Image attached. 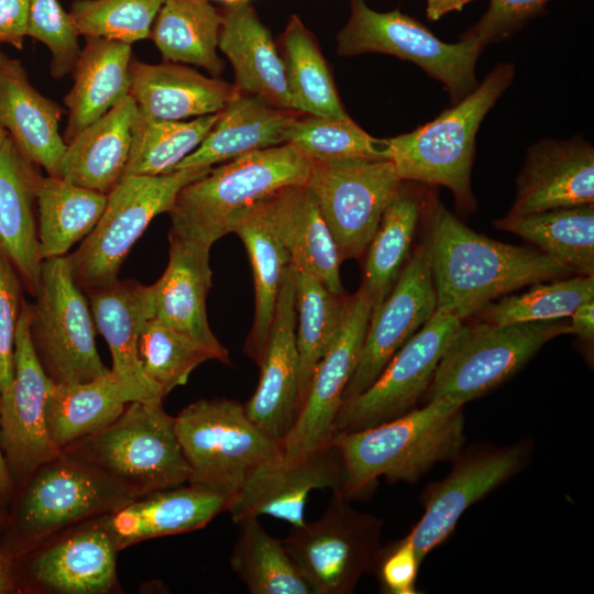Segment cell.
I'll use <instances>...</instances> for the list:
<instances>
[{
    "mask_svg": "<svg viewBox=\"0 0 594 594\" xmlns=\"http://www.w3.org/2000/svg\"><path fill=\"white\" fill-rule=\"evenodd\" d=\"M436 311L461 321L525 286L576 275L540 250L479 234L437 202L426 238Z\"/></svg>",
    "mask_w": 594,
    "mask_h": 594,
    "instance_id": "cell-1",
    "label": "cell"
},
{
    "mask_svg": "<svg viewBox=\"0 0 594 594\" xmlns=\"http://www.w3.org/2000/svg\"><path fill=\"white\" fill-rule=\"evenodd\" d=\"M464 405L459 398L440 397L389 421L334 433L330 443L342 466L336 494L360 497L380 477L415 482L436 463L455 458L465 440Z\"/></svg>",
    "mask_w": 594,
    "mask_h": 594,
    "instance_id": "cell-2",
    "label": "cell"
},
{
    "mask_svg": "<svg viewBox=\"0 0 594 594\" xmlns=\"http://www.w3.org/2000/svg\"><path fill=\"white\" fill-rule=\"evenodd\" d=\"M312 160L290 143L251 152L211 168L184 186L170 215V232L208 245L230 233L241 210L290 185H305Z\"/></svg>",
    "mask_w": 594,
    "mask_h": 594,
    "instance_id": "cell-3",
    "label": "cell"
},
{
    "mask_svg": "<svg viewBox=\"0 0 594 594\" xmlns=\"http://www.w3.org/2000/svg\"><path fill=\"white\" fill-rule=\"evenodd\" d=\"M513 76L514 67L501 64L453 108L409 133L387 139V157L400 179L442 185L452 191L461 210L473 211L475 135Z\"/></svg>",
    "mask_w": 594,
    "mask_h": 594,
    "instance_id": "cell-4",
    "label": "cell"
},
{
    "mask_svg": "<svg viewBox=\"0 0 594 594\" xmlns=\"http://www.w3.org/2000/svg\"><path fill=\"white\" fill-rule=\"evenodd\" d=\"M63 452L129 486L139 495L189 483L175 417L163 404L128 403L109 427Z\"/></svg>",
    "mask_w": 594,
    "mask_h": 594,
    "instance_id": "cell-5",
    "label": "cell"
},
{
    "mask_svg": "<svg viewBox=\"0 0 594 594\" xmlns=\"http://www.w3.org/2000/svg\"><path fill=\"white\" fill-rule=\"evenodd\" d=\"M175 431L190 469L189 483L230 501L260 464L283 453L282 444L250 420L244 406L228 398L189 404L175 417Z\"/></svg>",
    "mask_w": 594,
    "mask_h": 594,
    "instance_id": "cell-6",
    "label": "cell"
},
{
    "mask_svg": "<svg viewBox=\"0 0 594 594\" xmlns=\"http://www.w3.org/2000/svg\"><path fill=\"white\" fill-rule=\"evenodd\" d=\"M211 168L122 178L107 195L105 210L92 231L68 255L79 288L89 293L118 280L123 261L152 219L169 212L179 190Z\"/></svg>",
    "mask_w": 594,
    "mask_h": 594,
    "instance_id": "cell-7",
    "label": "cell"
},
{
    "mask_svg": "<svg viewBox=\"0 0 594 594\" xmlns=\"http://www.w3.org/2000/svg\"><path fill=\"white\" fill-rule=\"evenodd\" d=\"M25 481L12 512L18 547L46 540L85 519L109 514L135 491L65 452L40 465Z\"/></svg>",
    "mask_w": 594,
    "mask_h": 594,
    "instance_id": "cell-8",
    "label": "cell"
},
{
    "mask_svg": "<svg viewBox=\"0 0 594 594\" xmlns=\"http://www.w3.org/2000/svg\"><path fill=\"white\" fill-rule=\"evenodd\" d=\"M568 333L569 318L506 326L463 321L439 361L427 399L448 396L466 404L518 372L547 342Z\"/></svg>",
    "mask_w": 594,
    "mask_h": 594,
    "instance_id": "cell-9",
    "label": "cell"
},
{
    "mask_svg": "<svg viewBox=\"0 0 594 594\" xmlns=\"http://www.w3.org/2000/svg\"><path fill=\"white\" fill-rule=\"evenodd\" d=\"M34 304H29L32 344L55 384L88 382L110 372L95 341L96 326L68 255L43 260Z\"/></svg>",
    "mask_w": 594,
    "mask_h": 594,
    "instance_id": "cell-10",
    "label": "cell"
},
{
    "mask_svg": "<svg viewBox=\"0 0 594 594\" xmlns=\"http://www.w3.org/2000/svg\"><path fill=\"white\" fill-rule=\"evenodd\" d=\"M482 48L470 36L442 42L415 19L398 10L375 11L365 0H351L349 20L337 35L339 55L384 53L413 62L443 84L453 102L477 86L475 64Z\"/></svg>",
    "mask_w": 594,
    "mask_h": 594,
    "instance_id": "cell-11",
    "label": "cell"
},
{
    "mask_svg": "<svg viewBox=\"0 0 594 594\" xmlns=\"http://www.w3.org/2000/svg\"><path fill=\"white\" fill-rule=\"evenodd\" d=\"M348 501L333 493L318 519L292 527L282 539L314 594L353 593L361 578L375 570L382 520Z\"/></svg>",
    "mask_w": 594,
    "mask_h": 594,
    "instance_id": "cell-12",
    "label": "cell"
},
{
    "mask_svg": "<svg viewBox=\"0 0 594 594\" xmlns=\"http://www.w3.org/2000/svg\"><path fill=\"white\" fill-rule=\"evenodd\" d=\"M402 182L387 158L312 161L305 185L318 204L342 262L366 251Z\"/></svg>",
    "mask_w": 594,
    "mask_h": 594,
    "instance_id": "cell-13",
    "label": "cell"
},
{
    "mask_svg": "<svg viewBox=\"0 0 594 594\" xmlns=\"http://www.w3.org/2000/svg\"><path fill=\"white\" fill-rule=\"evenodd\" d=\"M459 318L436 311L394 354L373 384L342 403L333 435L358 431L397 418L414 408L431 383Z\"/></svg>",
    "mask_w": 594,
    "mask_h": 594,
    "instance_id": "cell-14",
    "label": "cell"
},
{
    "mask_svg": "<svg viewBox=\"0 0 594 594\" xmlns=\"http://www.w3.org/2000/svg\"><path fill=\"white\" fill-rule=\"evenodd\" d=\"M371 312L372 304L362 287L346 297L341 328L318 362L305 402L282 441L286 459L330 443L345 387L359 362Z\"/></svg>",
    "mask_w": 594,
    "mask_h": 594,
    "instance_id": "cell-15",
    "label": "cell"
},
{
    "mask_svg": "<svg viewBox=\"0 0 594 594\" xmlns=\"http://www.w3.org/2000/svg\"><path fill=\"white\" fill-rule=\"evenodd\" d=\"M53 384L35 354L29 304L24 300L15 333L13 387L0 410V444L13 482L26 480L40 465L61 453L50 439L45 421Z\"/></svg>",
    "mask_w": 594,
    "mask_h": 594,
    "instance_id": "cell-16",
    "label": "cell"
},
{
    "mask_svg": "<svg viewBox=\"0 0 594 594\" xmlns=\"http://www.w3.org/2000/svg\"><path fill=\"white\" fill-rule=\"evenodd\" d=\"M436 306L425 240L409 256L381 307L371 314L359 362L345 387L343 402L373 384L394 354L433 316Z\"/></svg>",
    "mask_w": 594,
    "mask_h": 594,
    "instance_id": "cell-17",
    "label": "cell"
},
{
    "mask_svg": "<svg viewBox=\"0 0 594 594\" xmlns=\"http://www.w3.org/2000/svg\"><path fill=\"white\" fill-rule=\"evenodd\" d=\"M341 459L331 444L286 459L283 453L260 464L231 498L227 512L237 524L246 517L267 515L302 526L309 494L315 490L339 491Z\"/></svg>",
    "mask_w": 594,
    "mask_h": 594,
    "instance_id": "cell-18",
    "label": "cell"
},
{
    "mask_svg": "<svg viewBox=\"0 0 594 594\" xmlns=\"http://www.w3.org/2000/svg\"><path fill=\"white\" fill-rule=\"evenodd\" d=\"M295 282L296 270L289 265L284 273L267 343L258 362V384L243 405L250 420L280 444L297 415L299 356Z\"/></svg>",
    "mask_w": 594,
    "mask_h": 594,
    "instance_id": "cell-19",
    "label": "cell"
},
{
    "mask_svg": "<svg viewBox=\"0 0 594 594\" xmlns=\"http://www.w3.org/2000/svg\"><path fill=\"white\" fill-rule=\"evenodd\" d=\"M521 446L474 452L461 458L451 473L432 485L425 497V513L406 538L420 561L453 531L462 514L524 463Z\"/></svg>",
    "mask_w": 594,
    "mask_h": 594,
    "instance_id": "cell-20",
    "label": "cell"
},
{
    "mask_svg": "<svg viewBox=\"0 0 594 594\" xmlns=\"http://www.w3.org/2000/svg\"><path fill=\"white\" fill-rule=\"evenodd\" d=\"M87 294L95 326L110 349V371L124 400L163 404L166 396L145 375L139 358L142 329L154 317L151 285L118 279Z\"/></svg>",
    "mask_w": 594,
    "mask_h": 594,
    "instance_id": "cell-21",
    "label": "cell"
},
{
    "mask_svg": "<svg viewBox=\"0 0 594 594\" xmlns=\"http://www.w3.org/2000/svg\"><path fill=\"white\" fill-rule=\"evenodd\" d=\"M169 257L160 279L151 285L154 318L210 349L229 364V351L213 334L206 311L211 287L210 245L170 232Z\"/></svg>",
    "mask_w": 594,
    "mask_h": 594,
    "instance_id": "cell-22",
    "label": "cell"
},
{
    "mask_svg": "<svg viewBox=\"0 0 594 594\" xmlns=\"http://www.w3.org/2000/svg\"><path fill=\"white\" fill-rule=\"evenodd\" d=\"M586 204H594L593 147L581 140L543 141L527 154L508 215Z\"/></svg>",
    "mask_w": 594,
    "mask_h": 594,
    "instance_id": "cell-23",
    "label": "cell"
},
{
    "mask_svg": "<svg viewBox=\"0 0 594 594\" xmlns=\"http://www.w3.org/2000/svg\"><path fill=\"white\" fill-rule=\"evenodd\" d=\"M112 536L96 520L38 548L28 560L26 574L37 586L59 594H103L117 586Z\"/></svg>",
    "mask_w": 594,
    "mask_h": 594,
    "instance_id": "cell-24",
    "label": "cell"
},
{
    "mask_svg": "<svg viewBox=\"0 0 594 594\" xmlns=\"http://www.w3.org/2000/svg\"><path fill=\"white\" fill-rule=\"evenodd\" d=\"M229 502L223 494L186 483L136 496L99 520L121 550L143 540L200 529L227 512Z\"/></svg>",
    "mask_w": 594,
    "mask_h": 594,
    "instance_id": "cell-25",
    "label": "cell"
},
{
    "mask_svg": "<svg viewBox=\"0 0 594 594\" xmlns=\"http://www.w3.org/2000/svg\"><path fill=\"white\" fill-rule=\"evenodd\" d=\"M62 114L31 85L22 63L0 51V127L32 163L58 177L67 145L59 133Z\"/></svg>",
    "mask_w": 594,
    "mask_h": 594,
    "instance_id": "cell-26",
    "label": "cell"
},
{
    "mask_svg": "<svg viewBox=\"0 0 594 594\" xmlns=\"http://www.w3.org/2000/svg\"><path fill=\"white\" fill-rule=\"evenodd\" d=\"M258 204L289 252L290 265L312 274L333 294L344 295L338 248L307 186L283 187Z\"/></svg>",
    "mask_w": 594,
    "mask_h": 594,
    "instance_id": "cell-27",
    "label": "cell"
},
{
    "mask_svg": "<svg viewBox=\"0 0 594 594\" xmlns=\"http://www.w3.org/2000/svg\"><path fill=\"white\" fill-rule=\"evenodd\" d=\"M221 14L218 48L233 68L235 87L243 94L296 112L284 59L250 1L228 4Z\"/></svg>",
    "mask_w": 594,
    "mask_h": 594,
    "instance_id": "cell-28",
    "label": "cell"
},
{
    "mask_svg": "<svg viewBox=\"0 0 594 594\" xmlns=\"http://www.w3.org/2000/svg\"><path fill=\"white\" fill-rule=\"evenodd\" d=\"M130 96L141 114L179 121L220 112L240 90L180 63H130Z\"/></svg>",
    "mask_w": 594,
    "mask_h": 594,
    "instance_id": "cell-29",
    "label": "cell"
},
{
    "mask_svg": "<svg viewBox=\"0 0 594 594\" xmlns=\"http://www.w3.org/2000/svg\"><path fill=\"white\" fill-rule=\"evenodd\" d=\"M40 176L36 165L9 135L0 151V250L32 296L38 286L43 263L35 220V188Z\"/></svg>",
    "mask_w": 594,
    "mask_h": 594,
    "instance_id": "cell-30",
    "label": "cell"
},
{
    "mask_svg": "<svg viewBox=\"0 0 594 594\" xmlns=\"http://www.w3.org/2000/svg\"><path fill=\"white\" fill-rule=\"evenodd\" d=\"M296 118L294 111L240 91L220 111L201 144L175 170L211 168L215 164L284 144Z\"/></svg>",
    "mask_w": 594,
    "mask_h": 594,
    "instance_id": "cell-31",
    "label": "cell"
},
{
    "mask_svg": "<svg viewBox=\"0 0 594 594\" xmlns=\"http://www.w3.org/2000/svg\"><path fill=\"white\" fill-rule=\"evenodd\" d=\"M139 110L129 95L66 144L62 178L108 195L122 179Z\"/></svg>",
    "mask_w": 594,
    "mask_h": 594,
    "instance_id": "cell-32",
    "label": "cell"
},
{
    "mask_svg": "<svg viewBox=\"0 0 594 594\" xmlns=\"http://www.w3.org/2000/svg\"><path fill=\"white\" fill-rule=\"evenodd\" d=\"M86 38L73 69V87L64 98L68 109L66 143L130 94L131 44Z\"/></svg>",
    "mask_w": 594,
    "mask_h": 594,
    "instance_id": "cell-33",
    "label": "cell"
},
{
    "mask_svg": "<svg viewBox=\"0 0 594 594\" xmlns=\"http://www.w3.org/2000/svg\"><path fill=\"white\" fill-rule=\"evenodd\" d=\"M231 232L242 240L252 266L254 319L243 350L258 364L267 343L284 273L290 265V254L258 201L234 216Z\"/></svg>",
    "mask_w": 594,
    "mask_h": 594,
    "instance_id": "cell-34",
    "label": "cell"
},
{
    "mask_svg": "<svg viewBox=\"0 0 594 594\" xmlns=\"http://www.w3.org/2000/svg\"><path fill=\"white\" fill-rule=\"evenodd\" d=\"M127 404L111 371L88 382L54 383L45 408L50 439L62 452L109 427Z\"/></svg>",
    "mask_w": 594,
    "mask_h": 594,
    "instance_id": "cell-35",
    "label": "cell"
},
{
    "mask_svg": "<svg viewBox=\"0 0 594 594\" xmlns=\"http://www.w3.org/2000/svg\"><path fill=\"white\" fill-rule=\"evenodd\" d=\"M37 237L42 260L67 255L99 221L107 195L58 176H40L36 188Z\"/></svg>",
    "mask_w": 594,
    "mask_h": 594,
    "instance_id": "cell-36",
    "label": "cell"
},
{
    "mask_svg": "<svg viewBox=\"0 0 594 594\" xmlns=\"http://www.w3.org/2000/svg\"><path fill=\"white\" fill-rule=\"evenodd\" d=\"M493 223L532 243L576 275L594 276V204L522 216L507 213Z\"/></svg>",
    "mask_w": 594,
    "mask_h": 594,
    "instance_id": "cell-37",
    "label": "cell"
},
{
    "mask_svg": "<svg viewBox=\"0 0 594 594\" xmlns=\"http://www.w3.org/2000/svg\"><path fill=\"white\" fill-rule=\"evenodd\" d=\"M222 14L209 0H165L151 38L166 62L196 65L218 77L224 67L218 56Z\"/></svg>",
    "mask_w": 594,
    "mask_h": 594,
    "instance_id": "cell-38",
    "label": "cell"
},
{
    "mask_svg": "<svg viewBox=\"0 0 594 594\" xmlns=\"http://www.w3.org/2000/svg\"><path fill=\"white\" fill-rule=\"evenodd\" d=\"M420 212V200L402 186L382 216L366 249L361 285L372 304V312L388 296L410 256Z\"/></svg>",
    "mask_w": 594,
    "mask_h": 594,
    "instance_id": "cell-39",
    "label": "cell"
},
{
    "mask_svg": "<svg viewBox=\"0 0 594 594\" xmlns=\"http://www.w3.org/2000/svg\"><path fill=\"white\" fill-rule=\"evenodd\" d=\"M346 297L330 292L312 274L296 270V343L299 356L297 414L318 362L341 328Z\"/></svg>",
    "mask_w": 594,
    "mask_h": 594,
    "instance_id": "cell-40",
    "label": "cell"
},
{
    "mask_svg": "<svg viewBox=\"0 0 594 594\" xmlns=\"http://www.w3.org/2000/svg\"><path fill=\"white\" fill-rule=\"evenodd\" d=\"M284 65L296 112L346 118L330 67L312 34L292 15L283 34Z\"/></svg>",
    "mask_w": 594,
    "mask_h": 594,
    "instance_id": "cell-41",
    "label": "cell"
},
{
    "mask_svg": "<svg viewBox=\"0 0 594 594\" xmlns=\"http://www.w3.org/2000/svg\"><path fill=\"white\" fill-rule=\"evenodd\" d=\"M239 532L230 564L251 594H314L287 553L257 517L237 522Z\"/></svg>",
    "mask_w": 594,
    "mask_h": 594,
    "instance_id": "cell-42",
    "label": "cell"
},
{
    "mask_svg": "<svg viewBox=\"0 0 594 594\" xmlns=\"http://www.w3.org/2000/svg\"><path fill=\"white\" fill-rule=\"evenodd\" d=\"M220 112L190 120H154L138 113L123 177L163 175L193 153L205 140Z\"/></svg>",
    "mask_w": 594,
    "mask_h": 594,
    "instance_id": "cell-43",
    "label": "cell"
},
{
    "mask_svg": "<svg viewBox=\"0 0 594 594\" xmlns=\"http://www.w3.org/2000/svg\"><path fill=\"white\" fill-rule=\"evenodd\" d=\"M594 298V276L572 275L540 282L517 295L503 296L479 314L482 321L506 326L569 318L582 302Z\"/></svg>",
    "mask_w": 594,
    "mask_h": 594,
    "instance_id": "cell-44",
    "label": "cell"
},
{
    "mask_svg": "<svg viewBox=\"0 0 594 594\" xmlns=\"http://www.w3.org/2000/svg\"><path fill=\"white\" fill-rule=\"evenodd\" d=\"M139 358L145 375L165 396L185 385L200 364L218 361L210 349L154 317L142 329Z\"/></svg>",
    "mask_w": 594,
    "mask_h": 594,
    "instance_id": "cell-45",
    "label": "cell"
},
{
    "mask_svg": "<svg viewBox=\"0 0 594 594\" xmlns=\"http://www.w3.org/2000/svg\"><path fill=\"white\" fill-rule=\"evenodd\" d=\"M286 143L312 161L338 158H387V139H375L350 117H298L288 129Z\"/></svg>",
    "mask_w": 594,
    "mask_h": 594,
    "instance_id": "cell-46",
    "label": "cell"
},
{
    "mask_svg": "<svg viewBox=\"0 0 594 594\" xmlns=\"http://www.w3.org/2000/svg\"><path fill=\"white\" fill-rule=\"evenodd\" d=\"M165 0H75L70 15L79 35L128 44L151 37Z\"/></svg>",
    "mask_w": 594,
    "mask_h": 594,
    "instance_id": "cell-47",
    "label": "cell"
},
{
    "mask_svg": "<svg viewBox=\"0 0 594 594\" xmlns=\"http://www.w3.org/2000/svg\"><path fill=\"white\" fill-rule=\"evenodd\" d=\"M26 36L45 44L52 53L51 74L62 78L73 72L79 55V33L70 13L58 0H29Z\"/></svg>",
    "mask_w": 594,
    "mask_h": 594,
    "instance_id": "cell-48",
    "label": "cell"
},
{
    "mask_svg": "<svg viewBox=\"0 0 594 594\" xmlns=\"http://www.w3.org/2000/svg\"><path fill=\"white\" fill-rule=\"evenodd\" d=\"M23 284L14 266L0 250V396H11L14 377V344L18 320L24 302Z\"/></svg>",
    "mask_w": 594,
    "mask_h": 594,
    "instance_id": "cell-49",
    "label": "cell"
},
{
    "mask_svg": "<svg viewBox=\"0 0 594 594\" xmlns=\"http://www.w3.org/2000/svg\"><path fill=\"white\" fill-rule=\"evenodd\" d=\"M420 563L414 546L406 537L382 549L375 565L382 588L391 594H415Z\"/></svg>",
    "mask_w": 594,
    "mask_h": 594,
    "instance_id": "cell-50",
    "label": "cell"
},
{
    "mask_svg": "<svg viewBox=\"0 0 594 594\" xmlns=\"http://www.w3.org/2000/svg\"><path fill=\"white\" fill-rule=\"evenodd\" d=\"M550 0H491L482 19L464 36L477 40L483 46L507 35L513 28L536 13Z\"/></svg>",
    "mask_w": 594,
    "mask_h": 594,
    "instance_id": "cell-51",
    "label": "cell"
},
{
    "mask_svg": "<svg viewBox=\"0 0 594 594\" xmlns=\"http://www.w3.org/2000/svg\"><path fill=\"white\" fill-rule=\"evenodd\" d=\"M29 0H0V38L18 50L26 36Z\"/></svg>",
    "mask_w": 594,
    "mask_h": 594,
    "instance_id": "cell-52",
    "label": "cell"
},
{
    "mask_svg": "<svg viewBox=\"0 0 594 594\" xmlns=\"http://www.w3.org/2000/svg\"><path fill=\"white\" fill-rule=\"evenodd\" d=\"M570 319V333L591 341L594 336V298L578 306Z\"/></svg>",
    "mask_w": 594,
    "mask_h": 594,
    "instance_id": "cell-53",
    "label": "cell"
},
{
    "mask_svg": "<svg viewBox=\"0 0 594 594\" xmlns=\"http://www.w3.org/2000/svg\"><path fill=\"white\" fill-rule=\"evenodd\" d=\"M18 588L13 553L0 547V594L12 593Z\"/></svg>",
    "mask_w": 594,
    "mask_h": 594,
    "instance_id": "cell-54",
    "label": "cell"
},
{
    "mask_svg": "<svg viewBox=\"0 0 594 594\" xmlns=\"http://www.w3.org/2000/svg\"><path fill=\"white\" fill-rule=\"evenodd\" d=\"M472 0H427V16L436 21L451 11H460Z\"/></svg>",
    "mask_w": 594,
    "mask_h": 594,
    "instance_id": "cell-55",
    "label": "cell"
},
{
    "mask_svg": "<svg viewBox=\"0 0 594 594\" xmlns=\"http://www.w3.org/2000/svg\"><path fill=\"white\" fill-rule=\"evenodd\" d=\"M0 410H1V396H0ZM13 480L9 472L7 462L4 460L1 444H0V502L7 501L13 488Z\"/></svg>",
    "mask_w": 594,
    "mask_h": 594,
    "instance_id": "cell-56",
    "label": "cell"
},
{
    "mask_svg": "<svg viewBox=\"0 0 594 594\" xmlns=\"http://www.w3.org/2000/svg\"><path fill=\"white\" fill-rule=\"evenodd\" d=\"M8 138H9L8 131L3 129L2 127H0V151L3 147Z\"/></svg>",
    "mask_w": 594,
    "mask_h": 594,
    "instance_id": "cell-57",
    "label": "cell"
},
{
    "mask_svg": "<svg viewBox=\"0 0 594 594\" xmlns=\"http://www.w3.org/2000/svg\"><path fill=\"white\" fill-rule=\"evenodd\" d=\"M209 1H218V2L223 3L224 6H228V4H234V3H240V2H246L250 0H209Z\"/></svg>",
    "mask_w": 594,
    "mask_h": 594,
    "instance_id": "cell-58",
    "label": "cell"
},
{
    "mask_svg": "<svg viewBox=\"0 0 594 594\" xmlns=\"http://www.w3.org/2000/svg\"><path fill=\"white\" fill-rule=\"evenodd\" d=\"M2 43H3V42H2L1 38H0V44H2Z\"/></svg>",
    "mask_w": 594,
    "mask_h": 594,
    "instance_id": "cell-59",
    "label": "cell"
}]
</instances>
